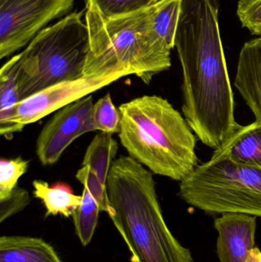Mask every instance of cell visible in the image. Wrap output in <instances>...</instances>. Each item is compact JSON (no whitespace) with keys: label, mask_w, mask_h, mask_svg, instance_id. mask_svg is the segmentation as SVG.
<instances>
[{"label":"cell","mask_w":261,"mask_h":262,"mask_svg":"<svg viewBox=\"0 0 261 262\" xmlns=\"http://www.w3.org/2000/svg\"><path fill=\"white\" fill-rule=\"evenodd\" d=\"M219 9V0H182L175 38L182 70L184 118L200 141L214 150L239 126Z\"/></svg>","instance_id":"1"},{"label":"cell","mask_w":261,"mask_h":262,"mask_svg":"<svg viewBox=\"0 0 261 262\" xmlns=\"http://www.w3.org/2000/svg\"><path fill=\"white\" fill-rule=\"evenodd\" d=\"M110 220L131 253L132 262H194L165 223L153 173L130 156L113 161L107 183Z\"/></svg>","instance_id":"2"},{"label":"cell","mask_w":261,"mask_h":262,"mask_svg":"<svg viewBox=\"0 0 261 262\" xmlns=\"http://www.w3.org/2000/svg\"><path fill=\"white\" fill-rule=\"evenodd\" d=\"M119 138L130 157L153 173L182 181L198 166L197 138L165 98L144 95L121 104Z\"/></svg>","instance_id":"3"},{"label":"cell","mask_w":261,"mask_h":262,"mask_svg":"<svg viewBox=\"0 0 261 262\" xmlns=\"http://www.w3.org/2000/svg\"><path fill=\"white\" fill-rule=\"evenodd\" d=\"M154 5L139 12L104 19L87 8L86 24L90 52L84 77L101 78L113 74L134 75L146 84L171 67V50L153 29Z\"/></svg>","instance_id":"4"},{"label":"cell","mask_w":261,"mask_h":262,"mask_svg":"<svg viewBox=\"0 0 261 262\" xmlns=\"http://www.w3.org/2000/svg\"><path fill=\"white\" fill-rule=\"evenodd\" d=\"M82 12H72L41 30L20 53V101L51 86L84 77L90 35Z\"/></svg>","instance_id":"5"},{"label":"cell","mask_w":261,"mask_h":262,"mask_svg":"<svg viewBox=\"0 0 261 262\" xmlns=\"http://www.w3.org/2000/svg\"><path fill=\"white\" fill-rule=\"evenodd\" d=\"M179 195L208 215L242 213L261 218V168L234 162L215 149L180 182Z\"/></svg>","instance_id":"6"},{"label":"cell","mask_w":261,"mask_h":262,"mask_svg":"<svg viewBox=\"0 0 261 262\" xmlns=\"http://www.w3.org/2000/svg\"><path fill=\"white\" fill-rule=\"evenodd\" d=\"M75 0H0V58L29 44L46 25L68 13Z\"/></svg>","instance_id":"7"},{"label":"cell","mask_w":261,"mask_h":262,"mask_svg":"<svg viewBox=\"0 0 261 262\" xmlns=\"http://www.w3.org/2000/svg\"><path fill=\"white\" fill-rule=\"evenodd\" d=\"M93 101L91 95L78 100L57 111L44 124L36 140V155L41 164H55L74 140L95 131Z\"/></svg>","instance_id":"8"},{"label":"cell","mask_w":261,"mask_h":262,"mask_svg":"<svg viewBox=\"0 0 261 262\" xmlns=\"http://www.w3.org/2000/svg\"><path fill=\"white\" fill-rule=\"evenodd\" d=\"M126 76V74L118 73L101 78L83 77L51 86L18 104L15 124L22 130L25 126L36 122Z\"/></svg>","instance_id":"9"},{"label":"cell","mask_w":261,"mask_h":262,"mask_svg":"<svg viewBox=\"0 0 261 262\" xmlns=\"http://www.w3.org/2000/svg\"><path fill=\"white\" fill-rule=\"evenodd\" d=\"M257 218L242 213H225L215 220L220 262H246L255 247Z\"/></svg>","instance_id":"10"},{"label":"cell","mask_w":261,"mask_h":262,"mask_svg":"<svg viewBox=\"0 0 261 262\" xmlns=\"http://www.w3.org/2000/svg\"><path fill=\"white\" fill-rule=\"evenodd\" d=\"M234 87L261 122V36L247 41L239 54Z\"/></svg>","instance_id":"11"},{"label":"cell","mask_w":261,"mask_h":262,"mask_svg":"<svg viewBox=\"0 0 261 262\" xmlns=\"http://www.w3.org/2000/svg\"><path fill=\"white\" fill-rule=\"evenodd\" d=\"M19 59L20 53L11 58L0 70V134L6 139L21 131L15 122L21 102L17 81Z\"/></svg>","instance_id":"12"},{"label":"cell","mask_w":261,"mask_h":262,"mask_svg":"<svg viewBox=\"0 0 261 262\" xmlns=\"http://www.w3.org/2000/svg\"><path fill=\"white\" fill-rule=\"evenodd\" d=\"M0 262H63L41 238L21 235L0 237Z\"/></svg>","instance_id":"13"},{"label":"cell","mask_w":261,"mask_h":262,"mask_svg":"<svg viewBox=\"0 0 261 262\" xmlns=\"http://www.w3.org/2000/svg\"><path fill=\"white\" fill-rule=\"evenodd\" d=\"M219 149L234 162L261 168V122L254 121L248 125L239 124Z\"/></svg>","instance_id":"14"},{"label":"cell","mask_w":261,"mask_h":262,"mask_svg":"<svg viewBox=\"0 0 261 262\" xmlns=\"http://www.w3.org/2000/svg\"><path fill=\"white\" fill-rule=\"evenodd\" d=\"M32 186L34 196L41 200L45 207V216L61 215L69 218L73 215L82 200V195H75L66 185L51 186L44 180H35Z\"/></svg>","instance_id":"15"},{"label":"cell","mask_w":261,"mask_h":262,"mask_svg":"<svg viewBox=\"0 0 261 262\" xmlns=\"http://www.w3.org/2000/svg\"><path fill=\"white\" fill-rule=\"evenodd\" d=\"M117 150L118 143L113 138V134L100 132L87 147L82 166L91 169L98 176L100 181L106 185Z\"/></svg>","instance_id":"16"},{"label":"cell","mask_w":261,"mask_h":262,"mask_svg":"<svg viewBox=\"0 0 261 262\" xmlns=\"http://www.w3.org/2000/svg\"><path fill=\"white\" fill-rule=\"evenodd\" d=\"M182 2V0H159L154 5L153 29L159 39L170 50L175 48Z\"/></svg>","instance_id":"17"},{"label":"cell","mask_w":261,"mask_h":262,"mask_svg":"<svg viewBox=\"0 0 261 262\" xmlns=\"http://www.w3.org/2000/svg\"><path fill=\"white\" fill-rule=\"evenodd\" d=\"M81 195L82 200L81 204L75 211L72 217L77 236L83 246H87L93 238L98 224L101 209L96 200L87 189L84 188Z\"/></svg>","instance_id":"18"},{"label":"cell","mask_w":261,"mask_h":262,"mask_svg":"<svg viewBox=\"0 0 261 262\" xmlns=\"http://www.w3.org/2000/svg\"><path fill=\"white\" fill-rule=\"evenodd\" d=\"M159 0H87V8L104 19H111L151 7Z\"/></svg>","instance_id":"19"},{"label":"cell","mask_w":261,"mask_h":262,"mask_svg":"<svg viewBox=\"0 0 261 262\" xmlns=\"http://www.w3.org/2000/svg\"><path fill=\"white\" fill-rule=\"evenodd\" d=\"M92 120L95 130L116 134L121 129V112L116 109L110 94L98 100L92 108Z\"/></svg>","instance_id":"20"},{"label":"cell","mask_w":261,"mask_h":262,"mask_svg":"<svg viewBox=\"0 0 261 262\" xmlns=\"http://www.w3.org/2000/svg\"><path fill=\"white\" fill-rule=\"evenodd\" d=\"M29 161L21 157L12 160L2 159L0 161V200L6 198L18 186L21 176L27 172Z\"/></svg>","instance_id":"21"},{"label":"cell","mask_w":261,"mask_h":262,"mask_svg":"<svg viewBox=\"0 0 261 262\" xmlns=\"http://www.w3.org/2000/svg\"><path fill=\"white\" fill-rule=\"evenodd\" d=\"M76 178L96 200L101 212H105L110 216L113 214V209L109 200L107 186L100 181L96 173L87 166H82L77 172Z\"/></svg>","instance_id":"22"},{"label":"cell","mask_w":261,"mask_h":262,"mask_svg":"<svg viewBox=\"0 0 261 262\" xmlns=\"http://www.w3.org/2000/svg\"><path fill=\"white\" fill-rule=\"evenodd\" d=\"M237 15L244 27L252 35L261 36V0H240Z\"/></svg>","instance_id":"23"},{"label":"cell","mask_w":261,"mask_h":262,"mask_svg":"<svg viewBox=\"0 0 261 262\" xmlns=\"http://www.w3.org/2000/svg\"><path fill=\"white\" fill-rule=\"evenodd\" d=\"M31 200L29 191L17 186L9 196L0 200V223L22 211Z\"/></svg>","instance_id":"24"},{"label":"cell","mask_w":261,"mask_h":262,"mask_svg":"<svg viewBox=\"0 0 261 262\" xmlns=\"http://www.w3.org/2000/svg\"><path fill=\"white\" fill-rule=\"evenodd\" d=\"M246 262H261V251L257 247H254L250 252Z\"/></svg>","instance_id":"25"}]
</instances>
